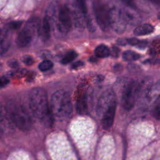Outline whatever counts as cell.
<instances>
[{"label": "cell", "instance_id": "obj_1", "mask_svg": "<svg viewBox=\"0 0 160 160\" xmlns=\"http://www.w3.org/2000/svg\"><path fill=\"white\" fill-rule=\"evenodd\" d=\"M29 108L33 115L45 126H51L54 117L49 106L46 91L42 88H34L29 94Z\"/></svg>", "mask_w": 160, "mask_h": 160}, {"label": "cell", "instance_id": "obj_2", "mask_svg": "<svg viewBox=\"0 0 160 160\" xmlns=\"http://www.w3.org/2000/svg\"><path fill=\"white\" fill-rule=\"evenodd\" d=\"M50 109L54 119L64 121L69 119L72 112V106L69 93L64 90H58L52 96Z\"/></svg>", "mask_w": 160, "mask_h": 160}, {"label": "cell", "instance_id": "obj_3", "mask_svg": "<svg viewBox=\"0 0 160 160\" xmlns=\"http://www.w3.org/2000/svg\"><path fill=\"white\" fill-rule=\"evenodd\" d=\"M9 118L11 121L22 131H29L32 127V119L22 105L14 106L10 111Z\"/></svg>", "mask_w": 160, "mask_h": 160}, {"label": "cell", "instance_id": "obj_4", "mask_svg": "<svg viewBox=\"0 0 160 160\" xmlns=\"http://www.w3.org/2000/svg\"><path fill=\"white\" fill-rule=\"evenodd\" d=\"M95 18L99 28L106 31L111 27L110 9L100 0H95L92 4Z\"/></svg>", "mask_w": 160, "mask_h": 160}, {"label": "cell", "instance_id": "obj_5", "mask_svg": "<svg viewBox=\"0 0 160 160\" xmlns=\"http://www.w3.org/2000/svg\"><path fill=\"white\" fill-rule=\"evenodd\" d=\"M141 88V84L138 81H132L124 88L121 98V104L124 109L128 111L134 107Z\"/></svg>", "mask_w": 160, "mask_h": 160}, {"label": "cell", "instance_id": "obj_6", "mask_svg": "<svg viewBox=\"0 0 160 160\" xmlns=\"http://www.w3.org/2000/svg\"><path fill=\"white\" fill-rule=\"evenodd\" d=\"M116 102L114 92L111 89L104 91L100 96L96 105V114L101 118L106 111L114 103Z\"/></svg>", "mask_w": 160, "mask_h": 160}, {"label": "cell", "instance_id": "obj_7", "mask_svg": "<svg viewBox=\"0 0 160 160\" xmlns=\"http://www.w3.org/2000/svg\"><path fill=\"white\" fill-rule=\"evenodd\" d=\"M38 24L37 21L29 20L24 28L19 32L16 38V44L18 46L23 48L28 46L31 41L35 29V25Z\"/></svg>", "mask_w": 160, "mask_h": 160}, {"label": "cell", "instance_id": "obj_8", "mask_svg": "<svg viewBox=\"0 0 160 160\" xmlns=\"http://www.w3.org/2000/svg\"><path fill=\"white\" fill-rule=\"evenodd\" d=\"M58 20L59 24V29L64 32H68L72 26V20L69 8L66 6H62L60 8L58 14Z\"/></svg>", "mask_w": 160, "mask_h": 160}, {"label": "cell", "instance_id": "obj_9", "mask_svg": "<svg viewBox=\"0 0 160 160\" xmlns=\"http://www.w3.org/2000/svg\"><path fill=\"white\" fill-rule=\"evenodd\" d=\"M111 26L118 32H122L125 29L126 21L122 14V11L116 9H110Z\"/></svg>", "mask_w": 160, "mask_h": 160}, {"label": "cell", "instance_id": "obj_10", "mask_svg": "<svg viewBox=\"0 0 160 160\" xmlns=\"http://www.w3.org/2000/svg\"><path fill=\"white\" fill-rule=\"evenodd\" d=\"M116 109V102H114L103 114L101 117V125L103 129H110L113 124Z\"/></svg>", "mask_w": 160, "mask_h": 160}, {"label": "cell", "instance_id": "obj_11", "mask_svg": "<svg viewBox=\"0 0 160 160\" xmlns=\"http://www.w3.org/2000/svg\"><path fill=\"white\" fill-rule=\"evenodd\" d=\"M76 111L80 114H87L89 111V96L86 91H84L78 98L76 101Z\"/></svg>", "mask_w": 160, "mask_h": 160}, {"label": "cell", "instance_id": "obj_12", "mask_svg": "<svg viewBox=\"0 0 160 160\" xmlns=\"http://www.w3.org/2000/svg\"><path fill=\"white\" fill-rule=\"evenodd\" d=\"M51 26L49 18L45 16L38 25V32L39 38L42 41H47L50 38Z\"/></svg>", "mask_w": 160, "mask_h": 160}, {"label": "cell", "instance_id": "obj_13", "mask_svg": "<svg viewBox=\"0 0 160 160\" xmlns=\"http://www.w3.org/2000/svg\"><path fill=\"white\" fill-rule=\"evenodd\" d=\"M146 96L148 99L151 102H160V82L149 88Z\"/></svg>", "mask_w": 160, "mask_h": 160}, {"label": "cell", "instance_id": "obj_14", "mask_svg": "<svg viewBox=\"0 0 160 160\" xmlns=\"http://www.w3.org/2000/svg\"><path fill=\"white\" fill-rule=\"evenodd\" d=\"M154 31V27L150 24H143L136 27L134 30V34L136 36H144L152 33Z\"/></svg>", "mask_w": 160, "mask_h": 160}, {"label": "cell", "instance_id": "obj_15", "mask_svg": "<svg viewBox=\"0 0 160 160\" xmlns=\"http://www.w3.org/2000/svg\"><path fill=\"white\" fill-rule=\"evenodd\" d=\"M10 47V42L8 39V29H2L1 35V54L2 55L6 52Z\"/></svg>", "mask_w": 160, "mask_h": 160}, {"label": "cell", "instance_id": "obj_16", "mask_svg": "<svg viewBox=\"0 0 160 160\" xmlns=\"http://www.w3.org/2000/svg\"><path fill=\"white\" fill-rule=\"evenodd\" d=\"M94 53L96 57L104 58L108 57L111 54V51L107 46L104 44H100L96 48Z\"/></svg>", "mask_w": 160, "mask_h": 160}, {"label": "cell", "instance_id": "obj_17", "mask_svg": "<svg viewBox=\"0 0 160 160\" xmlns=\"http://www.w3.org/2000/svg\"><path fill=\"white\" fill-rule=\"evenodd\" d=\"M141 58V55L134 51L128 50L122 53V58L126 61H133L139 59Z\"/></svg>", "mask_w": 160, "mask_h": 160}, {"label": "cell", "instance_id": "obj_18", "mask_svg": "<svg viewBox=\"0 0 160 160\" xmlns=\"http://www.w3.org/2000/svg\"><path fill=\"white\" fill-rule=\"evenodd\" d=\"M78 56V54L76 51L73 50H71L68 51L62 58L61 62L62 64H67L71 62H72L76 57Z\"/></svg>", "mask_w": 160, "mask_h": 160}, {"label": "cell", "instance_id": "obj_19", "mask_svg": "<svg viewBox=\"0 0 160 160\" xmlns=\"http://www.w3.org/2000/svg\"><path fill=\"white\" fill-rule=\"evenodd\" d=\"M53 66V63L48 59H45L42 61L38 66L39 69L41 71H47L51 69Z\"/></svg>", "mask_w": 160, "mask_h": 160}, {"label": "cell", "instance_id": "obj_20", "mask_svg": "<svg viewBox=\"0 0 160 160\" xmlns=\"http://www.w3.org/2000/svg\"><path fill=\"white\" fill-rule=\"evenodd\" d=\"M76 3L81 12L85 16V18H86L88 14V8L85 0H76Z\"/></svg>", "mask_w": 160, "mask_h": 160}, {"label": "cell", "instance_id": "obj_21", "mask_svg": "<svg viewBox=\"0 0 160 160\" xmlns=\"http://www.w3.org/2000/svg\"><path fill=\"white\" fill-rule=\"evenodd\" d=\"M152 116L157 120H160V102H158V104L153 108L152 111Z\"/></svg>", "mask_w": 160, "mask_h": 160}, {"label": "cell", "instance_id": "obj_22", "mask_svg": "<svg viewBox=\"0 0 160 160\" xmlns=\"http://www.w3.org/2000/svg\"><path fill=\"white\" fill-rule=\"evenodd\" d=\"M22 23V21H12L9 22L8 24V27L9 29L12 30H16L20 28Z\"/></svg>", "mask_w": 160, "mask_h": 160}, {"label": "cell", "instance_id": "obj_23", "mask_svg": "<svg viewBox=\"0 0 160 160\" xmlns=\"http://www.w3.org/2000/svg\"><path fill=\"white\" fill-rule=\"evenodd\" d=\"M22 61L24 64H25L27 66H31L34 61L32 57H31L29 55H25L22 58Z\"/></svg>", "mask_w": 160, "mask_h": 160}, {"label": "cell", "instance_id": "obj_24", "mask_svg": "<svg viewBox=\"0 0 160 160\" xmlns=\"http://www.w3.org/2000/svg\"><path fill=\"white\" fill-rule=\"evenodd\" d=\"M121 1L130 9H136L137 8L136 0H121Z\"/></svg>", "mask_w": 160, "mask_h": 160}, {"label": "cell", "instance_id": "obj_25", "mask_svg": "<svg viewBox=\"0 0 160 160\" xmlns=\"http://www.w3.org/2000/svg\"><path fill=\"white\" fill-rule=\"evenodd\" d=\"M140 41L141 40H139L138 39H136L135 38H131L127 39L128 44H129L131 46H138Z\"/></svg>", "mask_w": 160, "mask_h": 160}, {"label": "cell", "instance_id": "obj_26", "mask_svg": "<svg viewBox=\"0 0 160 160\" xmlns=\"http://www.w3.org/2000/svg\"><path fill=\"white\" fill-rule=\"evenodd\" d=\"M84 65V63L81 61H78L72 63L71 66V69H78L82 68Z\"/></svg>", "mask_w": 160, "mask_h": 160}, {"label": "cell", "instance_id": "obj_27", "mask_svg": "<svg viewBox=\"0 0 160 160\" xmlns=\"http://www.w3.org/2000/svg\"><path fill=\"white\" fill-rule=\"evenodd\" d=\"M110 51H111V54L112 56H113L114 58L118 57L119 52H120V50L118 48L113 46Z\"/></svg>", "mask_w": 160, "mask_h": 160}, {"label": "cell", "instance_id": "obj_28", "mask_svg": "<svg viewBox=\"0 0 160 160\" xmlns=\"http://www.w3.org/2000/svg\"><path fill=\"white\" fill-rule=\"evenodd\" d=\"M8 65L11 67V68H16L18 66L19 64H18V62L15 60V59H12V60H10L8 62Z\"/></svg>", "mask_w": 160, "mask_h": 160}, {"label": "cell", "instance_id": "obj_29", "mask_svg": "<svg viewBox=\"0 0 160 160\" xmlns=\"http://www.w3.org/2000/svg\"><path fill=\"white\" fill-rule=\"evenodd\" d=\"M9 80L8 78V77L2 76L1 78V88L6 86L9 82Z\"/></svg>", "mask_w": 160, "mask_h": 160}, {"label": "cell", "instance_id": "obj_30", "mask_svg": "<svg viewBox=\"0 0 160 160\" xmlns=\"http://www.w3.org/2000/svg\"><path fill=\"white\" fill-rule=\"evenodd\" d=\"M117 42L122 46H125L126 44H128L127 42V39H124V38H119L118 39Z\"/></svg>", "mask_w": 160, "mask_h": 160}, {"label": "cell", "instance_id": "obj_31", "mask_svg": "<svg viewBox=\"0 0 160 160\" xmlns=\"http://www.w3.org/2000/svg\"><path fill=\"white\" fill-rule=\"evenodd\" d=\"M122 69V66L121 64H116L114 65V70L115 71V72H118V71H121Z\"/></svg>", "mask_w": 160, "mask_h": 160}, {"label": "cell", "instance_id": "obj_32", "mask_svg": "<svg viewBox=\"0 0 160 160\" xmlns=\"http://www.w3.org/2000/svg\"><path fill=\"white\" fill-rule=\"evenodd\" d=\"M150 2L155 4H158V5H160V0H148Z\"/></svg>", "mask_w": 160, "mask_h": 160}, {"label": "cell", "instance_id": "obj_33", "mask_svg": "<svg viewBox=\"0 0 160 160\" xmlns=\"http://www.w3.org/2000/svg\"><path fill=\"white\" fill-rule=\"evenodd\" d=\"M157 17H158V18L159 19H160V11L158 13V15H157Z\"/></svg>", "mask_w": 160, "mask_h": 160}]
</instances>
